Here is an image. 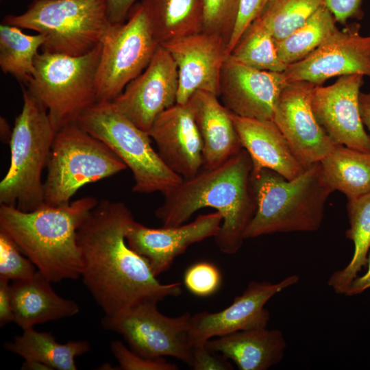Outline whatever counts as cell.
Wrapping results in <instances>:
<instances>
[{
	"label": "cell",
	"mask_w": 370,
	"mask_h": 370,
	"mask_svg": "<svg viewBox=\"0 0 370 370\" xmlns=\"http://www.w3.org/2000/svg\"><path fill=\"white\" fill-rule=\"evenodd\" d=\"M240 370H267L282 361L286 348L282 332L265 328L241 330L205 343Z\"/></svg>",
	"instance_id": "obj_24"
},
{
	"label": "cell",
	"mask_w": 370,
	"mask_h": 370,
	"mask_svg": "<svg viewBox=\"0 0 370 370\" xmlns=\"http://www.w3.org/2000/svg\"><path fill=\"white\" fill-rule=\"evenodd\" d=\"M4 23L34 30L45 38L42 52L72 56L89 53L110 26L106 0H33Z\"/></svg>",
	"instance_id": "obj_6"
},
{
	"label": "cell",
	"mask_w": 370,
	"mask_h": 370,
	"mask_svg": "<svg viewBox=\"0 0 370 370\" xmlns=\"http://www.w3.org/2000/svg\"><path fill=\"white\" fill-rule=\"evenodd\" d=\"M21 369L51 370L47 365L35 361H25L22 365Z\"/></svg>",
	"instance_id": "obj_44"
},
{
	"label": "cell",
	"mask_w": 370,
	"mask_h": 370,
	"mask_svg": "<svg viewBox=\"0 0 370 370\" xmlns=\"http://www.w3.org/2000/svg\"><path fill=\"white\" fill-rule=\"evenodd\" d=\"M252 168L251 158L244 148L218 166L202 168L163 193L164 202L156 210V217L163 227H176L199 209L214 208L223 217L215 242L222 253L236 254L257 208L251 180Z\"/></svg>",
	"instance_id": "obj_2"
},
{
	"label": "cell",
	"mask_w": 370,
	"mask_h": 370,
	"mask_svg": "<svg viewBox=\"0 0 370 370\" xmlns=\"http://www.w3.org/2000/svg\"><path fill=\"white\" fill-rule=\"evenodd\" d=\"M299 280L298 275H291L277 283L251 281L243 293L225 309L191 315L188 327L190 343L195 347L214 337L267 327L270 314L265 304L275 295L297 284Z\"/></svg>",
	"instance_id": "obj_13"
},
{
	"label": "cell",
	"mask_w": 370,
	"mask_h": 370,
	"mask_svg": "<svg viewBox=\"0 0 370 370\" xmlns=\"http://www.w3.org/2000/svg\"><path fill=\"white\" fill-rule=\"evenodd\" d=\"M315 86L306 81L287 82L279 96L273 118L306 169L321 162L338 145L319 124L312 110L311 95Z\"/></svg>",
	"instance_id": "obj_12"
},
{
	"label": "cell",
	"mask_w": 370,
	"mask_h": 370,
	"mask_svg": "<svg viewBox=\"0 0 370 370\" xmlns=\"http://www.w3.org/2000/svg\"><path fill=\"white\" fill-rule=\"evenodd\" d=\"M160 45L203 31L199 0H141Z\"/></svg>",
	"instance_id": "obj_26"
},
{
	"label": "cell",
	"mask_w": 370,
	"mask_h": 370,
	"mask_svg": "<svg viewBox=\"0 0 370 370\" xmlns=\"http://www.w3.org/2000/svg\"><path fill=\"white\" fill-rule=\"evenodd\" d=\"M195 370H232L230 360L220 353L211 350L204 344L193 347L190 367Z\"/></svg>",
	"instance_id": "obj_38"
},
{
	"label": "cell",
	"mask_w": 370,
	"mask_h": 370,
	"mask_svg": "<svg viewBox=\"0 0 370 370\" xmlns=\"http://www.w3.org/2000/svg\"><path fill=\"white\" fill-rule=\"evenodd\" d=\"M288 82L284 72L259 70L230 55L222 67L221 102L232 113L260 120H273L279 96Z\"/></svg>",
	"instance_id": "obj_18"
},
{
	"label": "cell",
	"mask_w": 370,
	"mask_h": 370,
	"mask_svg": "<svg viewBox=\"0 0 370 370\" xmlns=\"http://www.w3.org/2000/svg\"><path fill=\"white\" fill-rule=\"evenodd\" d=\"M222 276L212 263L201 261L188 267L184 272V283L189 292L197 297H209L220 288Z\"/></svg>",
	"instance_id": "obj_35"
},
{
	"label": "cell",
	"mask_w": 370,
	"mask_h": 370,
	"mask_svg": "<svg viewBox=\"0 0 370 370\" xmlns=\"http://www.w3.org/2000/svg\"><path fill=\"white\" fill-rule=\"evenodd\" d=\"M349 227L346 237L354 243V253L349 262L335 271L328 284L337 294L346 295L358 273L367 267L370 250V192L349 199L347 205Z\"/></svg>",
	"instance_id": "obj_28"
},
{
	"label": "cell",
	"mask_w": 370,
	"mask_h": 370,
	"mask_svg": "<svg viewBox=\"0 0 370 370\" xmlns=\"http://www.w3.org/2000/svg\"><path fill=\"white\" fill-rule=\"evenodd\" d=\"M359 108L361 120L370 131V92H360Z\"/></svg>",
	"instance_id": "obj_43"
},
{
	"label": "cell",
	"mask_w": 370,
	"mask_h": 370,
	"mask_svg": "<svg viewBox=\"0 0 370 370\" xmlns=\"http://www.w3.org/2000/svg\"><path fill=\"white\" fill-rule=\"evenodd\" d=\"M13 341L4 347L8 352L22 357L25 361L42 363L51 369L76 370L75 358L90 350L86 341H71L64 344L56 341L50 332H38L34 328L23 330Z\"/></svg>",
	"instance_id": "obj_25"
},
{
	"label": "cell",
	"mask_w": 370,
	"mask_h": 370,
	"mask_svg": "<svg viewBox=\"0 0 370 370\" xmlns=\"http://www.w3.org/2000/svg\"><path fill=\"white\" fill-rule=\"evenodd\" d=\"M370 288V250L368 255L367 272L361 276L355 278L347 293V296H353L361 294Z\"/></svg>",
	"instance_id": "obj_42"
},
{
	"label": "cell",
	"mask_w": 370,
	"mask_h": 370,
	"mask_svg": "<svg viewBox=\"0 0 370 370\" xmlns=\"http://www.w3.org/2000/svg\"><path fill=\"white\" fill-rule=\"evenodd\" d=\"M148 134L164 163L183 179L203 168V141L187 103H176L160 113Z\"/></svg>",
	"instance_id": "obj_20"
},
{
	"label": "cell",
	"mask_w": 370,
	"mask_h": 370,
	"mask_svg": "<svg viewBox=\"0 0 370 370\" xmlns=\"http://www.w3.org/2000/svg\"><path fill=\"white\" fill-rule=\"evenodd\" d=\"M229 55L245 65L262 71L282 73L288 66L278 56L272 34L257 18L245 29Z\"/></svg>",
	"instance_id": "obj_31"
},
{
	"label": "cell",
	"mask_w": 370,
	"mask_h": 370,
	"mask_svg": "<svg viewBox=\"0 0 370 370\" xmlns=\"http://www.w3.org/2000/svg\"><path fill=\"white\" fill-rule=\"evenodd\" d=\"M2 1V0H1Z\"/></svg>",
	"instance_id": "obj_45"
},
{
	"label": "cell",
	"mask_w": 370,
	"mask_h": 370,
	"mask_svg": "<svg viewBox=\"0 0 370 370\" xmlns=\"http://www.w3.org/2000/svg\"><path fill=\"white\" fill-rule=\"evenodd\" d=\"M203 31L223 36L227 44L234 29L241 0H199Z\"/></svg>",
	"instance_id": "obj_33"
},
{
	"label": "cell",
	"mask_w": 370,
	"mask_h": 370,
	"mask_svg": "<svg viewBox=\"0 0 370 370\" xmlns=\"http://www.w3.org/2000/svg\"><path fill=\"white\" fill-rule=\"evenodd\" d=\"M98 202L96 197L88 196L66 206L45 204L31 212L1 204L0 230L52 282L76 280L83 269L77 232Z\"/></svg>",
	"instance_id": "obj_3"
},
{
	"label": "cell",
	"mask_w": 370,
	"mask_h": 370,
	"mask_svg": "<svg viewBox=\"0 0 370 370\" xmlns=\"http://www.w3.org/2000/svg\"><path fill=\"white\" fill-rule=\"evenodd\" d=\"M223 217L219 212L199 214L192 222L176 227L151 228L135 220L127 234L128 245L143 256L156 276L169 269L177 256L192 244L219 233Z\"/></svg>",
	"instance_id": "obj_19"
},
{
	"label": "cell",
	"mask_w": 370,
	"mask_h": 370,
	"mask_svg": "<svg viewBox=\"0 0 370 370\" xmlns=\"http://www.w3.org/2000/svg\"><path fill=\"white\" fill-rule=\"evenodd\" d=\"M336 22L345 25L349 18L362 17V0H323Z\"/></svg>",
	"instance_id": "obj_39"
},
{
	"label": "cell",
	"mask_w": 370,
	"mask_h": 370,
	"mask_svg": "<svg viewBox=\"0 0 370 370\" xmlns=\"http://www.w3.org/2000/svg\"><path fill=\"white\" fill-rule=\"evenodd\" d=\"M110 349L122 370H177L178 367L164 358H147L127 347L120 341H113Z\"/></svg>",
	"instance_id": "obj_36"
},
{
	"label": "cell",
	"mask_w": 370,
	"mask_h": 370,
	"mask_svg": "<svg viewBox=\"0 0 370 370\" xmlns=\"http://www.w3.org/2000/svg\"><path fill=\"white\" fill-rule=\"evenodd\" d=\"M162 45L175 61L178 75L177 103L186 104L197 91L218 96L223 64L229 56L227 41L204 31Z\"/></svg>",
	"instance_id": "obj_17"
},
{
	"label": "cell",
	"mask_w": 370,
	"mask_h": 370,
	"mask_svg": "<svg viewBox=\"0 0 370 370\" xmlns=\"http://www.w3.org/2000/svg\"><path fill=\"white\" fill-rule=\"evenodd\" d=\"M77 123L108 145L131 170L134 192L163 194L182 182L183 177L153 149L149 134L117 111L111 102H96L82 113Z\"/></svg>",
	"instance_id": "obj_8"
},
{
	"label": "cell",
	"mask_w": 370,
	"mask_h": 370,
	"mask_svg": "<svg viewBox=\"0 0 370 370\" xmlns=\"http://www.w3.org/2000/svg\"><path fill=\"white\" fill-rule=\"evenodd\" d=\"M101 53L100 43L82 56L41 52L36 56L34 73L25 84L47 108L56 132L77 122L97 102L95 77Z\"/></svg>",
	"instance_id": "obj_7"
},
{
	"label": "cell",
	"mask_w": 370,
	"mask_h": 370,
	"mask_svg": "<svg viewBox=\"0 0 370 370\" xmlns=\"http://www.w3.org/2000/svg\"><path fill=\"white\" fill-rule=\"evenodd\" d=\"M101 45L95 77L97 102H111L146 69L160 44L138 3L124 23L110 25Z\"/></svg>",
	"instance_id": "obj_10"
},
{
	"label": "cell",
	"mask_w": 370,
	"mask_h": 370,
	"mask_svg": "<svg viewBox=\"0 0 370 370\" xmlns=\"http://www.w3.org/2000/svg\"><path fill=\"white\" fill-rule=\"evenodd\" d=\"M360 28L355 23L337 29L304 59L288 65L284 71L286 81L322 85L336 76L370 77V36H361Z\"/></svg>",
	"instance_id": "obj_14"
},
{
	"label": "cell",
	"mask_w": 370,
	"mask_h": 370,
	"mask_svg": "<svg viewBox=\"0 0 370 370\" xmlns=\"http://www.w3.org/2000/svg\"><path fill=\"white\" fill-rule=\"evenodd\" d=\"M363 77L346 75L330 86L316 85L311 106L318 122L336 145L370 153V136L365 130L359 108Z\"/></svg>",
	"instance_id": "obj_16"
},
{
	"label": "cell",
	"mask_w": 370,
	"mask_h": 370,
	"mask_svg": "<svg viewBox=\"0 0 370 370\" xmlns=\"http://www.w3.org/2000/svg\"><path fill=\"white\" fill-rule=\"evenodd\" d=\"M323 4V0H269L257 18L275 41H280L301 26Z\"/></svg>",
	"instance_id": "obj_32"
},
{
	"label": "cell",
	"mask_w": 370,
	"mask_h": 370,
	"mask_svg": "<svg viewBox=\"0 0 370 370\" xmlns=\"http://www.w3.org/2000/svg\"><path fill=\"white\" fill-rule=\"evenodd\" d=\"M51 282L37 270L32 277L10 284L13 322L23 330L47 321L70 317L79 312L78 304L58 295Z\"/></svg>",
	"instance_id": "obj_23"
},
{
	"label": "cell",
	"mask_w": 370,
	"mask_h": 370,
	"mask_svg": "<svg viewBox=\"0 0 370 370\" xmlns=\"http://www.w3.org/2000/svg\"><path fill=\"white\" fill-rule=\"evenodd\" d=\"M37 271L15 241L0 230V280L18 281L32 277Z\"/></svg>",
	"instance_id": "obj_34"
},
{
	"label": "cell",
	"mask_w": 370,
	"mask_h": 370,
	"mask_svg": "<svg viewBox=\"0 0 370 370\" xmlns=\"http://www.w3.org/2000/svg\"><path fill=\"white\" fill-rule=\"evenodd\" d=\"M177 91L176 64L160 45L146 69L111 103L117 111L148 133L157 116L177 103Z\"/></svg>",
	"instance_id": "obj_15"
},
{
	"label": "cell",
	"mask_w": 370,
	"mask_h": 370,
	"mask_svg": "<svg viewBox=\"0 0 370 370\" xmlns=\"http://www.w3.org/2000/svg\"><path fill=\"white\" fill-rule=\"evenodd\" d=\"M269 0H241L237 21L227 44L229 54L247 26L260 14Z\"/></svg>",
	"instance_id": "obj_37"
},
{
	"label": "cell",
	"mask_w": 370,
	"mask_h": 370,
	"mask_svg": "<svg viewBox=\"0 0 370 370\" xmlns=\"http://www.w3.org/2000/svg\"><path fill=\"white\" fill-rule=\"evenodd\" d=\"M137 0H106L107 12L111 24L124 23Z\"/></svg>",
	"instance_id": "obj_40"
},
{
	"label": "cell",
	"mask_w": 370,
	"mask_h": 370,
	"mask_svg": "<svg viewBox=\"0 0 370 370\" xmlns=\"http://www.w3.org/2000/svg\"><path fill=\"white\" fill-rule=\"evenodd\" d=\"M336 23L332 13L323 4L288 36L275 41L280 60L289 65L304 59L338 29Z\"/></svg>",
	"instance_id": "obj_30"
},
{
	"label": "cell",
	"mask_w": 370,
	"mask_h": 370,
	"mask_svg": "<svg viewBox=\"0 0 370 370\" xmlns=\"http://www.w3.org/2000/svg\"><path fill=\"white\" fill-rule=\"evenodd\" d=\"M187 103L203 141V168L218 166L243 149L231 112L217 95L199 90Z\"/></svg>",
	"instance_id": "obj_22"
},
{
	"label": "cell",
	"mask_w": 370,
	"mask_h": 370,
	"mask_svg": "<svg viewBox=\"0 0 370 370\" xmlns=\"http://www.w3.org/2000/svg\"><path fill=\"white\" fill-rule=\"evenodd\" d=\"M21 28L6 23L0 25V67L4 73L27 83L35 71L34 60L45 38L29 35Z\"/></svg>",
	"instance_id": "obj_29"
},
{
	"label": "cell",
	"mask_w": 370,
	"mask_h": 370,
	"mask_svg": "<svg viewBox=\"0 0 370 370\" xmlns=\"http://www.w3.org/2000/svg\"><path fill=\"white\" fill-rule=\"evenodd\" d=\"M322 179L332 192L345 195L347 200L370 192V153L337 145L321 161Z\"/></svg>",
	"instance_id": "obj_27"
},
{
	"label": "cell",
	"mask_w": 370,
	"mask_h": 370,
	"mask_svg": "<svg viewBox=\"0 0 370 370\" xmlns=\"http://www.w3.org/2000/svg\"><path fill=\"white\" fill-rule=\"evenodd\" d=\"M158 303L147 301L115 315H106L101 325L121 335L131 349L147 358L171 356L187 364L193 361V347L188 339L191 314L167 317Z\"/></svg>",
	"instance_id": "obj_11"
},
{
	"label": "cell",
	"mask_w": 370,
	"mask_h": 370,
	"mask_svg": "<svg viewBox=\"0 0 370 370\" xmlns=\"http://www.w3.org/2000/svg\"><path fill=\"white\" fill-rule=\"evenodd\" d=\"M47 168L45 204L60 206L69 205L84 185L111 177L127 167L108 145L75 122L56 132Z\"/></svg>",
	"instance_id": "obj_9"
},
{
	"label": "cell",
	"mask_w": 370,
	"mask_h": 370,
	"mask_svg": "<svg viewBox=\"0 0 370 370\" xmlns=\"http://www.w3.org/2000/svg\"><path fill=\"white\" fill-rule=\"evenodd\" d=\"M23 100L10 139V165L0 183V204L31 212L45 204L42 174L57 132L47 108L24 87Z\"/></svg>",
	"instance_id": "obj_5"
},
{
	"label": "cell",
	"mask_w": 370,
	"mask_h": 370,
	"mask_svg": "<svg viewBox=\"0 0 370 370\" xmlns=\"http://www.w3.org/2000/svg\"><path fill=\"white\" fill-rule=\"evenodd\" d=\"M134 221L125 204L103 199L77 232L83 282L106 315L182 294L180 282L160 283L148 261L128 245L126 234Z\"/></svg>",
	"instance_id": "obj_1"
},
{
	"label": "cell",
	"mask_w": 370,
	"mask_h": 370,
	"mask_svg": "<svg viewBox=\"0 0 370 370\" xmlns=\"http://www.w3.org/2000/svg\"><path fill=\"white\" fill-rule=\"evenodd\" d=\"M14 321V313L8 281L0 280V325Z\"/></svg>",
	"instance_id": "obj_41"
},
{
	"label": "cell",
	"mask_w": 370,
	"mask_h": 370,
	"mask_svg": "<svg viewBox=\"0 0 370 370\" xmlns=\"http://www.w3.org/2000/svg\"><path fill=\"white\" fill-rule=\"evenodd\" d=\"M231 117L243 148L251 158L254 169L267 168L287 180L305 171L306 169L273 120L243 117L232 112Z\"/></svg>",
	"instance_id": "obj_21"
},
{
	"label": "cell",
	"mask_w": 370,
	"mask_h": 370,
	"mask_svg": "<svg viewBox=\"0 0 370 370\" xmlns=\"http://www.w3.org/2000/svg\"><path fill=\"white\" fill-rule=\"evenodd\" d=\"M251 180L257 208L245 239L320 228L332 193L322 179L320 162L293 180L267 168H252Z\"/></svg>",
	"instance_id": "obj_4"
}]
</instances>
